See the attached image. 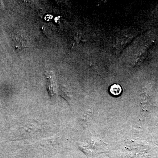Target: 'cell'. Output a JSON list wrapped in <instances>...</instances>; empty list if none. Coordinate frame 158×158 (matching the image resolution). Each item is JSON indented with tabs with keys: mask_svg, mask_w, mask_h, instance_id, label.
Instances as JSON below:
<instances>
[{
	"mask_svg": "<svg viewBox=\"0 0 158 158\" xmlns=\"http://www.w3.org/2000/svg\"><path fill=\"white\" fill-rule=\"evenodd\" d=\"M80 149L89 158H94L98 154L108 152V144L102 140L94 138L87 142L78 143Z\"/></svg>",
	"mask_w": 158,
	"mask_h": 158,
	"instance_id": "1",
	"label": "cell"
},
{
	"mask_svg": "<svg viewBox=\"0 0 158 158\" xmlns=\"http://www.w3.org/2000/svg\"><path fill=\"white\" fill-rule=\"evenodd\" d=\"M121 86L117 84H114L111 86L110 88V93L114 96H118L121 94L122 92Z\"/></svg>",
	"mask_w": 158,
	"mask_h": 158,
	"instance_id": "2",
	"label": "cell"
}]
</instances>
